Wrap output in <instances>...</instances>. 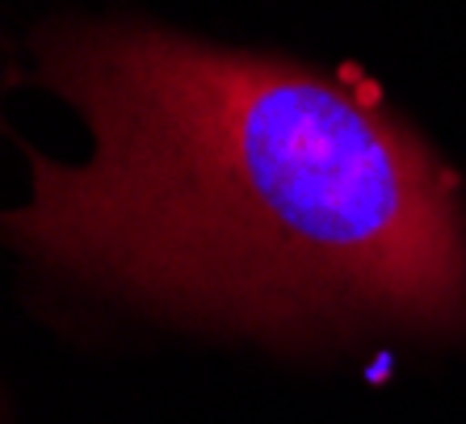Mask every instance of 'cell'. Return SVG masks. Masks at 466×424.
<instances>
[{"mask_svg": "<svg viewBox=\"0 0 466 424\" xmlns=\"http://www.w3.org/2000/svg\"><path fill=\"white\" fill-rule=\"evenodd\" d=\"M38 85L93 126V160L25 143L13 248L139 303L252 332L458 328V177L366 76L156 25H46Z\"/></svg>", "mask_w": 466, "mask_h": 424, "instance_id": "6da1fadb", "label": "cell"}]
</instances>
